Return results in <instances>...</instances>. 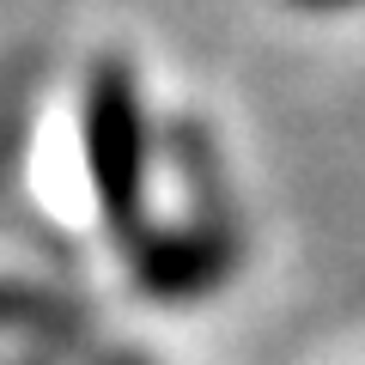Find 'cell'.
Returning a JSON list of instances; mask_svg holds the SVG:
<instances>
[{"label":"cell","instance_id":"obj_1","mask_svg":"<svg viewBox=\"0 0 365 365\" xmlns=\"http://www.w3.org/2000/svg\"><path fill=\"white\" fill-rule=\"evenodd\" d=\"M91 170L104 189V207L116 225H134L140 213V170H146V140H140V110L134 86L122 73H104L91 91Z\"/></svg>","mask_w":365,"mask_h":365},{"label":"cell","instance_id":"obj_2","mask_svg":"<svg viewBox=\"0 0 365 365\" xmlns=\"http://www.w3.org/2000/svg\"><path fill=\"white\" fill-rule=\"evenodd\" d=\"M304 6H359V0H304Z\"/></svg>","mask_w":365,"mask_h":365}]
</instances>
